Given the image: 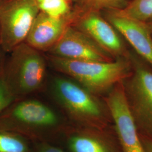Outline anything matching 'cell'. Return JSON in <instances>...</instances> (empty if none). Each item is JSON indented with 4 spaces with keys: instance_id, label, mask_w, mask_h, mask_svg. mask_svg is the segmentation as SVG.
Returning <instances> with one entry per match:
<instances>
[{
    "instance_id": "cell-1",
    "label": "cell",
    "mask_w": 152,
    "mask_h": 152,
    "mask_svg": "<svg viewBox=\"0 0 152 152\" xmlns=\"http://www.w3.org/2000/svg\"><path fill=\"white\" fill-rule=\"evenodd\" d=\"M130 57L110 61H86L50 55L49 60L55 69L73 78L95 94L108 91L130 76L132 72Z\"/></svg>"
},
{
    "instance_id": "cell-2",
    "label": "cell",
    "mask_w": 152,
    "mask_h": 152,
    "mask_svg": "<svg viewBox=\"0 0 152 152\" xmlns=\"http://www.w3.org/2000/svg\"><path fill=\"white\" fill-rule=\"evenodd\" d=\"M4 71L7 81L15 95L37 90L43 83L46 64L40 52L25 42L11 52Z\"/></svg>"
},
{
    "instance_id": "cell-3",
    "label": "cell",
    "mask_w": 152,
    "mask_h": 152,
    "mask_svg": "<svg viewBox=\"0 0 152 152\" xmlns=\"http://www.w3.org/2000/svg\"><path fill=\"white\" fill-rule=\"evenodd\" d=\"M39 12L36 0H6L1 3V48L10 53L24 42Z\"/></svg>"
},
{
    "instance_id": "cell-4",
    "label": "cell",
    "mask_w": 152,
    "mask_h": 152,
    "mask_svg": "<svg viewBox=\"0 0 152 152\" xmlns=\"http://www.w3.org/2000/svg\"><path fill=\"white\" fill-rule=\"evenodd\" d=\"M132 72L124 82L136 124L152 135V71L130 55Z\"/></svg>"
},
{
    "instance_id": "cell-5",
    "label": "cell",
    "mask_w": 152,
    "mask_h": 152,
    "mask_svg": "<svg viewBox=\"0 0 152 152\" xmlns=\"http://www.w3.org/2000/svg\"><path fill=\"white\" fill-rule=\"evenodd\" d=\"M77 9L72 25L114 59L130 56L122 36L100 11Z\"/></svg>"
},
{
    "instance_id": "cell-6",
    "label": "cell",
    "mask_w": 152,
    "mask_h": 152,
    "mask_svg": "<svg viewBox=\"0 0 152 152\" xmlns=\"http://www.w3.org/2000/svg\"><path fill=\"white\" fill-rule=\"evenodd\" d=\"M107 104L123 152H145L126 96L124 81L112 88L107 99Z\"/></svg>"
},
{
    "instance_id": "cell-7",
    "label": "cell",
    "mask_w": 152,
    "mask_h": 152,
    "mask_svg": "<svg viewBox=\"0 0 152 152\" xmlns=\"http://www.w3.org/2000/svg\"><path fill=\"white\" fill-rule=\"evenodd\" d=\"M51 55L69 60L86 61H110L114 60L72 24L58 42L50 49Z\"/></svg>"
},
{
    "instance_id": "cell-8",
    "label": "cell",
    "mask_w": 152,
    "mask_h": 152,
    "mask_svg": "<svg viewBox=\"0 0 152 152\" xmlns=\"http://www.w3.org/2000/svg\"><path fill=\"white\" fill-rule=\"evenodd\" d=\"M54 92L60 102L72 113L84 120H96L103 115L100 103L81 85L64 78L54 82Z\"/></svg>"
},
{
    "instance_id": "cell-9",
    "label": "cell",
    "mask_w": 152,
    "mask_h": 152,
    "mask_svg": "<svg viewBox=\"0 0 152 152\" xmlns=\"http://www.w3.org/2000/svg\"><path fill=\"white\" fill-rule=\"evenodd\" d=\"M101 12L136 53L152 66V34L147 23L124 16L116 10Z\"/></svg>"
},
{
    "instance_id": "cell-10",
    "label": "cell",
    "mask_w": 152,
    "mask_h": 152,
    "mask_svg": "<svg viewBox=\"0 0 152 152\" xmlns=\"http://www.w3.org/2000/svg\"><path fill=\"white\" fill-rule=\"evenodd\" d=\"M77 11L75 7L72 14L64 18L51 17L39 11L25 42L39 51H49L72 23Z\"/></svg>"
},
{
    "instance_id": "cell-11",
    "label": "cell",
    "mask_w": 152,
    "mask_h": 152,
    "mask_svg": "<svg viewBox=\"0 0 152 152\" xmlns=\"http://www.w3.org/2000/svg\"><path fill=\"white\" fill-rule=\"evenodd\" d=\"M14 118L23 123L38 126H50L57 122L54 112L37 100H26L17 104L11 112Z\"/></svg>"
},
{
    "instance_id": "cell-12",
    "label": "cell",
    "mask_w": 152,
    "mask_h": 152,
    "mask_svg": "<svg viewBox=\"0 0 152 152\" xmlns=\"http://www.w3.org/2000/svg\"><path fill=\"white\" fill-rule=\"evenodd\" d=\"M116 11L124 16L147 23L152 20V0H131L122 9Z\"/></svg>"
},
{
    "instance_id": "cell-13",
    "label": "cell",
    "mask_w": 152,
    "mask_h": 152,
    "mask_svg": "<svg viewBox=\"0 0 152 152\" xmlns=\"http://www.w3.org/2000/svg\"><path fill=\"white\" fill-rule=\"evenodd\" d=\"M39 11L54 18H64L73 13L70 0H36Z\"/></svg>"
},
{
    "instance_id": "cell-14",
    "label": "cell",
    "mask_w": 152,
    "mask_h": 152,
    "mask_svg": "<svg viewBox=\"0 0 152 152\" xmlns=\"http://www.w3.org/2000/svg\"><path fill=\"white\" fill-rule=\"evenodd\" d=\"M69 144L73 152H111L103 142L90 136H74Z\"/></svg>"
},
{
    "instance_id": "cell-15",
    "label": "cell",
    "mask_w": 152,
    "mask_h": 152,
    "mask_svg": "<svg viewBox=\"0 0 152 152\" xmlns=\"http://www.w3.org/2000/svg\"><path fill=\"white\" fill-rule=\"evenodd\" d=\"M77 7L82 10L96 11L119 10L125 7L128 0H74Z\"/></svg>"
},
{
    "instance_id": "cell-16",
    "label": "cell",
    "mask_w": 152,
    "mask_h": 152,
    "mask_svg": "<svg viewBox=\"0 0 152 152\" xmlns=\"http://www.w3.org/2000/svg\"><path fill=\"white\" fill-rule=\"evenodd\" d=\"M15 96L6 78L2 64L0 65V113L11 105Z\"/></svg>"
},
{
    "instance_id": "cell-17",
    "label": "cell",
    "mask_w": 152,
    "mask_h": 152,
    "mask_svg": "<svg viewBox=\"0 0 152 152\" xmlns=\"http://www.w3.org/2000/svg\"><path fill=\"white\" fill-rule=\"evenodd\" d=\"M27 147L19 138L0 132V152H26Z\"/></svg>"
},
{
    "instance_id": "cell-18",
    "label": "cell",
    "mask_w": 152,
    "mask_h": 152,
    "mask_svg": "<svg viewBox=\"0 0 152 152\" xmlns=\"http://www.w3.org/2000/svg\"><path fill=\"white\" fill-rule=\"evenodd\" d=\"M145 152H152V139H141Z\"/></svg>"
},
{
    "instance_id": "cell-19",
    "label": "cell",
    "mask_w": 152,
    "mask_h": 152,
    "mask_svg": "<svg viewBox=\"0 0 152 152\" xmlns=\"http://www.w3.org/2000/svg\"><path fill=\"white\" fill-rule=\"evenodd\" d=\"M41 152H64L63 151L60 150L59 149L57 148H55L53 147H44L42 150L41 151Z\"/></svg>"
},
{
    "instance_id": "cell-20",
    "label": "cell",
    "mask_w": 152,
    "mask_h": 152,
    "mask_svg": "<svg viewBox=\"0 0 152 152\" xmlns=\"http://www.w3.org/2000/svg\"><path fill=\"white\" fill-rule=\"evenodd\" d=\"M146 23H147V26H148V28L149 29L150 31L151 32L152 34V20H151V21H149V22H147Z\"/></svg>"
},
{
    "instance_id": "cell-21",
    "label": "cell",
    "mask_w": 152,
    "mask_h": 152,
    "mask_svg": "<svg viewBox=\"0 0 152 152\" xmlns=\"http://www.w3.org/2000/svg\"><path fill=\"white\" fill-rule=\"evenodd\" d=\"M6 1V0H0V4L3 2H4V1Z\"/></svg>"
},
{
    "instance_id": "cell-22",
    "label": "cell",
    "mask_w": 152,
    "mask_h": 152,
    "mask_svg": "<svg viewBox=\"0 0 152 152\" xmlns=\"http://www.w3.org/2000/svg\"><path fill=\"white\" fill-rule=\"evenodd\" d=\"M0 48H1V39H0Z\"/></svg>"
}]
</instances>
